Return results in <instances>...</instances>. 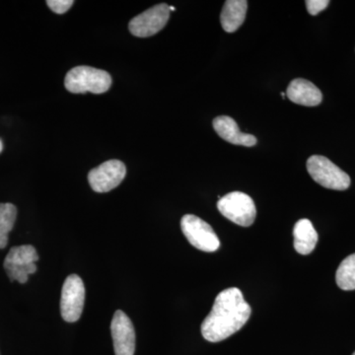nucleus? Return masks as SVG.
I'll return each instance as SVG.
<instances>
[{
  "label": "nucleus",
  "mask_w": 355,
  "mask_h": 355,
  "mask_svg": "<svg viewBox=\"0 0 355 355\" xmlns=\"http://www.w3.org/2000/svg\"><path fill=\"white\" fill-rule=\"evenodd\" d=\"M252 309L237 287L224 289L217 295L209 316L203 320L202 334L210 343L226 340L241 330Z\"/></svg>",
  "instance_id": "nucleus-1"
},
{
  "label": "nucleus",
  "mask_w": 355,
  "mask_h": 355,
  "mask_svg": "<svg viewBox=\"0 0 355 355\" xmlns=\"http://www.w3.org/2000/svg\"><path fill=\"white\" fill-rule=\"evenodd\" d=\"M64 85L69 92L74 94H83L86 92L102 94L111 88L112 77L105 70L81 65L67 72Z\"/></svg>",
  "instance_id": "nucleus-2"
},
{
  "label": "nucleus",
  "mask_w": 355,
  "mask_h": 355,
  "mask_svg": "<svg viewBox=\"0 0 355 355\" xmlns=\"http://www.w3.org/2000/svg\"><path fill=\"white\" fill-rule=\"evenodd\" d=\"M307 170L312 179L324 188L336 191L349 188V175L324 156H311L307 161Z\"/></svg>",
  "instance_id": "nucleus-3"
},
{
  "label": "nucleus",
  "mask_w": 355,
  "mask_h": 355,
  "mask_svg": "<svg viewBox=\"0 0 355 355\" xmlns=\"http://www.w3.org/2000/svg\"><path fill=\"white\" fill-rule=\"evenodd\" d=\"M219 212L237 225L249 227L257 216L256 205L250 196L241 191H233L217 202Z\"/></svg>",
  "instance_id": "nucleus-4"
},
{
  "label": "nucleus",
  "mask_w": 355,
  "mask_h": 355,
  "mask_svg": "<svg viewBox=\"0 0 355 355\" xmlns=\"http://www.w3.org/2000/svg\"><path fill=\"white\" fill-rule=\"evenodd\" d=\"M38 261L37 250L31 245L13 247L4 261V268L11 282L16 280L24 284L29 275L37 272L36 261Z\"/></svg>",
  "instance_id": "nucleus-5"
},
{
  "label": "nucleus",
  "mask_w": 355,
  "mask_h": 355,
  "mask_svg": "<svg viewBox=\"0 0 355 355\" xmlns=\"http://www.w3.org/2000/svg\"><path fill=\"white\" fill-rule=\"evenodd\" d=\"M181 228L190 244L200 251L212 253L220 247V241L214 229L200 217L187 214L182 218Z\"/></svg>",
  "instance_id": "nucleus-6"
},
{
  "label": "nucleus",
  "mask_w": 355,
  "mask_h": 355,
  "mask_svg": "<svg viewBox=\"0 0 355 355\" xmlns=\"http://www.w3.org/2000/svg\"><path fill=\"white\" fill-rule=\"evenodd\" d=\"M85 303V286L77 275L65 279L60 298V314L67 323H76L83 315Z\"/></svg>",
  "instance_id": "nucleus-7"
},
{
  "label": "nucleus",
  "mask_w": 355,
  "mask_h": 355,
  "mask_svg": "<svg viewBox=\"0 0 355 355\" xmlns=\"http://www.w3.org/2000/svg\"><path fill=\"white\" fill-rule=\"evenodd\" d=\"M170 13L171 11L168 4H157L133 18L128 25V29L133 36L148 38L165 27L169 20Z\"/></svg>",
  "instance_id": "nucleus-8"
},
{
  "label": "nucleus",
  "mask_w": 355,
  "mask_h": 355,
  "mask_svg": "<svg viewBox=\"0 0 355 355\" xmlns=\"http://www.w3.org/2000/svg\"><path fill=\"white\" fill-rule=\"evenodd\" d=\"M127 175V168L120 160H109L88 174V182L96 193H108L120 186Z\"/></svg>",
  "instance_id": "nucleus-9"
},
{
  "label": "nucleus",
  "mask_w": 355,
  "mask_h": 355,
  "mask_svg": "<svg viewBox=\"0 0 355 355\" xmlns=\"http://www.w3.org/2000/svg\"><path fill=\"white\" fill-rule=\"evenodd\" d=\"M114 354L135 355V331L132 322L123 311L114 313L111 323Z\"/></svg>",
  "instance_id": "nucleus-10"
},
{
  "label": "nucleus",
  "mask_w": 355,
  "mask_h": 355,
  "mask_svg": "<svg viewBox=\"0 0 355 355\" xmlns=\"http://www.w3.org/2000/svg\"><path fill=\"white\" fill-rule=\"evenodd\" d=\"M286 96L291 102L306 107L318 106L323 100L320 89L310 81L302 78L291 81L287 87Z\"/></svg>",
  "instance_id": "nucleus-11"
},
{
  "label": "nucleus",
  "mask_w": 355,
  "mask_h": 355,
  "mask_svg": "<svg viewBox=\"0 0 355 355\" xmlns=\"http://www.w3.org/2000/svg\"><path fill=\"white\" fill-rule=\"evenodd\" d=\"M212 125L217 135L229 144L247 147H252L257 144L256 137L254 135L241 132L237 123L230 116H217Z\"/></svg>",
  "instance_id": "nucleus-12"
},
{
  "label": "nucleus",
  "mask_w": 355,
  "mask_h": 355,
  "mask_svg": "<svg viewBox=\"0 0 355 355\" xmlns=\"http://www.w3.org/2000/svg\"><path fill=\"white\" fill-rule=\"evenodd\" d=\"M246 0H227L220 15V23L224 31L234 33L241 27L246 18Z\"/></svg>",
  "instance_id": "nucleus-13"
},
{
  "label": "nucleus",
  "mask_w": 355,
  "mask_h": 355,
  "mask_svg": "<svg viewBox=\"0 0 355 355\" xmlns=\"http://www.w3.org/2000/svg\"><path fill=\"white\" fill-rule=\"evenodd\" d=\"M294 248L301 254L312 253L318 243V233L309 219H300L293 229Z\"/></svg>",
  "instance_id": "nucleus-14"
},
{
  "label": "nucleus",
  "mask_w": 355,
  "mask_h": 355,
  "mask_svg": "<svg viewBox=\"0 0 355 355\" xmlns=\"http://www.w3.org/2000/svg\"><path fill=\"white\" fill-rule=\"evenodd\" d=\"M17 209L12 203H0V249L8 244V235L15 224Z\"/></svg>",
  "instance_id": "nucleus-15"
},
{
  "label": "nucleus",
  "mask_w": 355,
  "mask_h": 355,
  "mask_svg": "<svg viewBox=\"0 0 355 355\" xmlns=\"http://www.w3.org/2000/svg\"><path fill=\"white\" fill-rule=\"evenodd\" d=\"M336 284L343 291L355 289V254L345 258L342 261L336 275Z\"/></svg>",
  "instance_id": "nucleus-16"
},
{
  "label": "nucleus",
  "mask_w": 355,
  "mask_h": 355,
  "mask_svg": "<svg viewBox=\"0 0 355 355\" xmlns=\"http://www.w3.org/2000/svg\"><path fill=\"white\" fill-rule=\"evenodd\" d=\"M72 0H48L46 4L50 7L51 10L57 14H64L69 11L73 6Z\"/></svg>",
  "instance_id": "nucleus-17"
},
{
  "label": "nucleus",
  "mask_w": 355,
  "mask_h": 355,
  "mask_svg": "<svg viewBox=\"0 0 355 355\" xmlns=\"http://www.w3.org/2000/svg\"><path fill=\"white\" fill-rule=\"evenodd\" d=\"M329 4H330L329 0H307L306 1L308 12L313 16L318 15L321 11L324 10Z\"/></svg>",
  "instance_id": "nucleus-18"
},
{
  "label": "nucleus",
  "mask_w": 355,
  "mask_h": 355,
  "mask_svg": "<svg viewBox=\"0 0 355 355\" xmlns=\"http://www.w3.org/2000/svg\"><path fill=\"white\" fill-rule=\"evenodd\" d=\"M2 150H3V142L0 139V153H2Z\"/></svg>",
  "instance_id": "nucleus-19"
},
{
  "label": "nucleus",
  "mask_w": 355,
  "mask_h": 355,
  "mask_svg": "<svg viewBox=\"0 0 355 355\" xmlns=\"http://www.w3.org/2000/svg\"><path fill=\"white\" fill-rule=\"evenodd\" d=\"M169 9H170V11H171V12H172V11L176 10V8H175L174 6H169Z\"/></svg>",
  "instance_id": "nucleus-20"
},
{
  "label": "nucleus",
  "mask_w": 355,
  "mask_h": 355,
  "mask_svg": "<svg viewBox=\"0 0 355 355\" xmlns=\"http://www.w3.org/2000/svg\"><path fill=\"white\" fill-rule=\"evenodd\" d=\"M280 95H282V97H284V98L286 97V93H284V92H282V94H280Z\"/></svg>",
  "instance_id": "nucleus-21"
},
{
  "label": "nucleus",
  "mask_w": 355,
  "mask_h": 355,
  "mask_svg": "<svg viewBox=\"0 0 355 355\" xmlns=\"http://www.w3.org/2000/svg\"><path fill=\"white\" fill-rule=\"evenodd\" d=\"M352 355H355V352H354V354H352Z\"/></svg>",
  "instance_id": "nucleus-22"
}]
</instances>
